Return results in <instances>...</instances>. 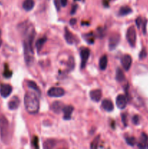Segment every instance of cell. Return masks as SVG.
<instances>
[{
  "mask_svg": "<svg viewBox=\"0 0 148 149\" xmlns=\"http://www.w3.org/2000/svg\"><path fill=\"white\" fill-rule=\"evenodd\" d=\"M27 86L29 87V88L32 89L33 91H36V92H37L38 93H40V90H39V88L38 87L37 84H36L34 81L28 80V81H27Z\"/></svg>",
  "mask_w": 148,
  "mask_h": 149,
  "instance_id": "24",
  "label": "cell"
},
{
  "mask_svg": "<svg viewBox=\"0 0 148 149\" xmlns=\"http://www.w3.org/2000/svg\"><path fill=\"white\" fill-rule=\"evenodd\" d=\"M98 141H99V138H97H97H96V139L91 143V148H97V145H98Z\"/></svg>",
  "mask_w": 148,
  "mask_h": 149,
  "instance_id": "28",
  "label": "cell"
},
{
  "mask_svg": "<svg viewBox=\"0 0 148 149\" xmlns=\"http://www.w3.org/2000/svg\"><path fill=\"white\" fill-rule=\"evenodd\" d=\"M121 64L126 71L130 69L132 64V58L129 55H125L121 58Z\"/></svg>",
  "mask_w": 148,
  "mask_h": 149,
  "instance_id": "9",
  "label": "cell"
},
{
  "mask_svg": "<svg viewBox=\"0 0 148 149\" xmlns=\"http://www.w3.org/2000/svg\"><path fill=\"white\" fill-rule=\"evenodd\" d=\"M132 120H133V124H135V125H138L139 123V117L137 115L133 116V118H132Z\"/></svg>",
  "mask_w": 148,
  "mask_h": 149,
  "instance_id": "29",
  "label": "cell"
},
{
  "mask_svg": "<svg viewBox=\"0 0 148 149\" xmlns=\"http://www.w3.org/2000/svg\"><path fill=\"white\" fill-rule=\"evenodd\" d=\"M1 30H0V47H1Z\"/></svg>",
  "mask_w": 148,
  "mask_h": 149,
  "instance_id": "36",
  "label": "cell"
},
{
  "mask_svg": "<svg viewBox=\"0 0 148 149\" xmlns=\"http://www.w3.org/2000/svg\"><path fill=\"white\" fill-rule=\"evenodd\" d=\"M4 76L5 77H7V78H9V77H10L12 76V74H11V71H9L8 68H6L5 71H4Z\"/></svg>",
  "mask_w": 148,
  "mask_h": 149,
  "instance_id": "30",
  "label": "cell"
},
{
  "mask_svg": "<svg viewBox=\"0 0 148 149\" xmlns=\"http://www.w3.org/2000/svg\"><path fill=\"white\" fill-rule=\"evenodd\" d=\"M24 106L26 110L30 114H35L39 110V100L36 93L29 91L24 96Z\"/></svg>",
  "mask_w": 148,
  "mask_h": 149,
  "instance_id": "2",
  "label": "cell"
},
{
  "mask_svg": "<svg viewBox=\"0 0 148 149\" xmlns=\"http://www.w3.org/2000/svg\"><path fill=\"white\" fill-rule=\"evenodd\" d=\"M80 55H81V68H84V67L86 65L87 61H88L90 55V50L89 48H83L80 52Z\"/></svg>",
  "mask_w": 148,
  "mask_h": 149,
  "instance_id": "7",
  "label": "cell"
},
{
  "mask_svg": "<svg viewBox=\"0 0 148 149\" xmlns=\"http://www.w3.org/2000/svg\"><path fill=\"white\" fill-rule=\"evenodd\" d=\"M126 115H125L124 113H123V115H122V119H123V122L124 123L125 125H126Z\"/></svg>",
  "mask_w": 148,
  "mask_h": 149,
  "instance_id": "34",
  "label": "cell"
},
{
  "mask_svg": "<svg viewBox=\"0 0 148 149\" xmlns=\"http://www.w3.org/2000/svg\"><path fill=\"white\" fill-rule=\"evenodd\" d=\"M90 98L94 102H99L102 97V91L100 90H93L89 93Z\"/></svg>",
  "mask_w": 148,
  "mask_h": 149,
  "instance_id": "12",
  "label": "cell"
},
{
  "mask_svg": "<svg viewBox=\"0 0 148 149\" xmlns=\"http://www.w3.org/2000/svg\"><path fill=\"white\" fill-rule=\"evenodd\" d=\"M57 145V142L55 140L53 139H49L46 140L44 143V148H52L55 147Z\"/></svg>",
  "mask_w": 148,
  "mask_h": 149,
  "instance_id": "22",
  "label": "cell"
},
{
  "mask_svg": "<svg viewBox=\"0 0 148 149\" xmlns=\"http://www.w3.org/2000/svg\"><path fill=\"white\" fill-rule=\"evenodd\" d=\"M34 7V0H25L23 3V7L26 11H30Z\"/></svg>",
  "mask_w": 148,
  "mask_h": 149,
  "instance_id": "17",
  "label": "cell"
},
{
  "mask_svg": "<svg viewBox=\"0 0 148 149\" xmlns=\"http://www.w3.org/2000/svg\"><path fill=\"white\" fill-rule=\"evenodd\" d=\"M64 105L62 102L60 101H55L52 103V106H51V109L52 110V111L55 112V113H60L62 111L64 108Z\"/></svg>",
  "mask_w": 148,
  "mask_h": 149,
  "instance_id": "14",
  "label": "cell"
},
{
  "mask_svg": "<svg viewBox=\"0 0 148 149\" xmlns=\"http://www.w3.org/2000/svg\"><path fill=\"white\" fill-rule=\"evenodd\" d=\"M102 108L106 111L110 112L114 109V106H113V103L111 100L105 99L102 102Z\"/></svg>",
  "mask_w": 148,
  "mask_h": 149,
  "instance_id": "15",
  "label": "cell"
},
{
  "mask_svg": "<svg viewBox=\"0 0 148 149\" xmlns=\"http://www.w3.org/2000/svg\"><path fill=\"white\" fill-rule=\"evenodd\" d=\"M145 56H146V52H145V49H142V51L141 52L140 55H139V58H140L141 59H142V58H145Z\"/></svg>",
  "mask_w": 148,
  "mask_h": 149,
  "instance_id": "32",
  "label": "cell"
},
{
  "mask_svg": "<svg viewBox=\"0 0 148 149\" xmlns=\"http://www.w3.org/2000/svg\"><path fill=\"white\" fill-rule=\"evenodd\" d=\"M116 106L119 109H124L127 106V100L126 96L123 95H119L116 97Z\"/></svg>",
  "mask_w": 148,
  "mask_h": 149,
  "instance_id": "10",
  "label": "cell"
},
{
  "mask_svg": "<svg viewBox=\"0 0 148 149\" xmlns=\"http://www.w3.org/2000/svg\"><path fill=\"white\" fill-rule=\"evenodd\" d=\"M20 32L23 36V49L24 58L27 65H31L34 61L33 44L34 40L35 32L34 27L28 22H25L19 26Z\"/></svg>",
  "mask_w": 148,
  "mask_h": 149,
  "instance_id": "1",
  "label": "cell"
},
{
  "mask_svg": "<svg viewBox=\"0 0 148 149\" xmlns=\"http://www.w3.org/2000/svg\"><path fill=\"white\" fill-rule=\"evenodd\" d=\"M74 110V108L72 106H64L62 111L64 113V119L65 120H69L71 117V114H72L73 111Z\"/></svg>",
  "mask_w": 148,
  "mask_h": 149,
  "instance_id": "13",
  "label": "cell"
},
{
  "mask_svg": "<svg viewBox=\"0 0 148 149\" xmlns=\"http://www.w3.org/2000/svg\"><path fill=\"white\" fill-rule=\"evenodd\" d=\"M60 4L62 7H65L68 4V0H60Z\"/></svg>",
  "mask_w": 148,
  "mask_h": 149,
  "instance_id": "33",
  "label": "cell"
},
{
  "mask_svg": "<svg viewBox=\"0 0 148 149\" xmlns=\"http://www.w3.org/2000/svg\"><path fill=\"white\" fill-rule=\"evenodd\" d=\"M54 3H55V7H56L57 10H59V8H60L61 6V4H59V3H60V0H55V1H54Z\"/></svg>",
  "mask_w": 148,
  "mask_h": 149,
  "instance_id": "31",
  "label": "cell"
},
{
  "mask_svg": "<svg viewBox=\"0 0 148 149\" xmlns=\"http://www.w3.org/2000/svg\"><path fill=\"white\" fill-rule=\"evenodd\" d=\"M132 12V10L131 7H129V6H123V7H120V9L119 10L118 15L120 16H125L129 15V13H131Z\"/></svg>",
  "mask_w": 148,
  "mask_h": 149,
  "instance_id": "20",
  "label": "cell"
},
{
  "mask_svg": "<svg viewBox=\"0 0 148 149\" xmlns=\"http://www.w3.org/2000/svg\"><path fill=\"white\" fill-rule=\"evenodd\" d=\"M116 80L119 82H122V81H125V76L123 74V72L120 68H118L116 71V76H115Z\"/></svg>",
  "mask_w": 148,
  "mask_h": 149,
  "instance_id": "23",
  "label": "cell"
},
{
  "mask_svg": "<svg viewBox=\"0 0 148 149\" xmlns=\"http://www.w3.org/2000/svg\"><path fill=\"white\" fill-rule=\"evenodd\" d=\"M75 23H76V20H75V19H71V22H70V23H71V25L75 24Z\"/></svg>",
  "mask_w": 148,
  "mask_h": 149,
  "instance_id": "35",
  "label": "cell"
},
{
  "mask_svg": "<svg viewBox=\"0 0 148 149\" xmlns=\"http://www.w3.org/2000/svg\"><path fill=\"white\" fill-rule=\"evenodd\" d=\"M65 90L61 87H52L47 92V94L49 97H59L65 95Z\"/></svg>",
  "mask_w": 148,
  "mask_h": 149,
  "instance_id": "5",
  "label": "cell"
},
{
  "mask_svg": "<svg viewBox=\"0 0 148 149\" xmlns=\"http://www.w3.org/2000/svg\"><path fill=\"white\" fill-rule=\"evenodd\" d=\"M0 137L4 144H8L10 142V124L7 118L3 115H0Z\"/></svg>",
  "mask_w": 148,
  "mask_h": 149,
  "instance_id": "3",
  "label": "cell"
},
{
  "mask_svg": "<svg viewBox=\"0 0 148 149\" xmlns=\"http://www.w3.org/2000/svg\"><path fill=\"white\" fill-rule=\"evenodd\" d=\"M138 147L140 148H148V136L145 133L142 134L140 141L138 143Z\"/></svg>",
  "mask_w": 148,
  "mask_h": 149,
  "instance_id": "16",
  "label": "cell"
},
{
  "mask_svg": "<svg viewBox=\"0 0 148 149\" xmlns=\"http://www.w3.org/2000/svg\"><path fill=\"white\" fill-rule=\"evenodd\" d=\"M46 42V36H44V37L40 38V39H39L37 41H36V49H37L38 52H39L41 50L42 47H44V45L45 42Z\"/></svg>",
  "mask_w": 148,
  "mask_h": 149,
  "instance_id": "19",
  "label": "cell"
},
{
  "mask_svg": "<svg viewBox=\"0 0 148 149\" xmlns=\"http://www.w3.org/2000/svg\"><path fill=\"white\" fill-rule=\"evenodd\" d=\"M20 104V100L17 96H13L8 103V108L10 110H16Z\"/></svg>",
  "mask_w": 148,
  "mask_h": 149,
  "instance_id": "11",
  "label": "cell"
},
{
  "mask_svg": "<svg viewBox=\"0 0 148 149\" xmlns=\"http://www.w3.org/2000/svg\"><path fill=\"white\" fill-rule=\"evenodd\" d=\"M100 68L101 70H105L107 65V57L106 55H103L100 60Z\"/></svg>",
  "mask_w": 148,
  "mask_h": 149,
  "instance_id": "21",
  "label": "cell"
},
{
  "mask_svg": "<svg viewBox=\"0 0 148 149\" xmlns=\"http://www.w3.org/2000/svg\"><path fill=\"white\" fill-rule=\"evenodd\" d=\"M126 39L131 47H135L136 41V33L135 28L133 26H130L126 31Z\"/></svg>",
  "mask_w": 148,
  "mask_h": 149,
  "instance_id": "4",
  "label": "cell"
},
{
  "mask_svg": "<svg viewBox=\"0 0 148 149\" xmlns=\"http://www.w3.org/2000/svg\"><path fill=\"white\" fill-rule=\"evenodd\" d=\"M125 139H126V142L127 143L128 145L131 146H133L136 143V139L133 137H127Z\"/></svg>",
  "mask_w": 148,
  "mask_h": 149,
  "instance_id": "26",
  "label": "cell"
},
{
  "mask_svg": "<svg viewBox=\"0 0 148 149\" xmlns=\"http://www.w3.org/2000/svg\"><path fill=\"white\" fill-rule=\"evenodd\" d=\"M120 35L118 33H113L109 39V49L110 50H113L117 47L120 42Z\"/></svg>",
  "mask_w": 148,
  "mask_h": 149,
  "instance_id": "6",
  "label": "cell"
},
{
  "mask_svg": "<svg viewBox=\"0 0 148 149\" xmlns=\"http://www.w3.org/2000/svg\"><path fill=\"white\" fill-rule=\"evenodd\" d=\"M68 71H72L74 68V67H75V61H74V58L72 56H71L69 58V59H68Z\"/></svg>",
  "mask_w": 148,
  "mask_h": 149,
  "instance_id": "25",
  "label": "cell"
},
{
  "mask_svg": "<svg viewBox=\"0 0 148 149\" xmlns=\"http://www.w3.org/2000/svg\"><path fill=\"white\" fill-rule=\"evenodd\" d=\"M143 23H144V21H143V20H142V17H138V18H136V25H137L138 28H140L141 26H142V24Z\"/></svg>",
  "mask_w": 148,
  "mask_h": 149,
  "instance_id": "27",
  "label": "cell"
},
{
  "mask_svg": "<svg viewBox=\"0 0 148 149\" xmlns=\"http://www.w3.org/2000/svg\"><path fill=\"white\" fill-rule=\"evenodd\" d=\"M12 91V87L10 84H4L0 86V95L3 97H7Z\"/></svg>",
  "mask_w": 148,
  "mask_h": 149,
  "instance_id": "8",
  "label": "cell"
},
{
  "mask_svg": "<svg viewBox=\"0 0 148 149\" xmlns=\"http://www.w3.org/2000/svg\"><path fill=\"white\" fill-rule=\"evenodd\" d=\"M65 38L66 42L70 45H72L74 42V36L68 29H65Z\"/></svg>",
  "mask_w": 148,
  "mask_h": 149,
  "instance_id": "18",
  "label": "cell"
}]
</instances>
